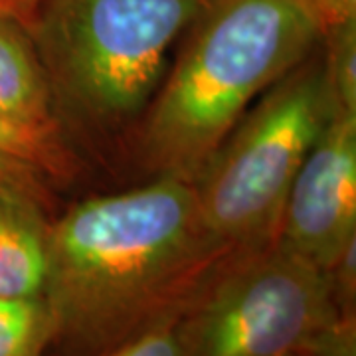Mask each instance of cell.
<instances>
[{
  "mask_svg": "<svg viewBox=\"0 0 356 356\" xmlns=\"http://www.w3.org/2000/svg\"><path fill=\"white\" fill-rule=\"evenodd\" d=\"M175 323L159 327L131 343L121 344L99 356H180Z\"/></svg>",
  "mask_w": 356,
  "mask_h": 356,
  "instance_id": "obj_14",
  "label": "cell"
},
{
  "mask_svg": "<svg viewBox=\"0 0 356 356\" xmlns=\"http://www.w3.org/2000/svg\"><path fill=\"white\" fill-rule=\"evenodd\" d=\"M0 117L54 149L79 154L65 137L30 28L0 14Z\"/></svg>",
  "mask_w": 356,
  "mask_h": 356,
  "instance_id": "obj_7",
  "label": "cell"
},
{
  "mask_svg": "<svg viewBox=\"0 0 356 356\" xmlns=\"http://www.w3.org/2000/svg\"><path fill=\"white\" fill-rule=\"evenodd\" d=\"M40 0H0V14H10L30 26Z\"/></svg>",
  "mask_w": 356,
  "mask_h": 356,
  "instance_id": "obj_17",
  "label": "cell"
},
{
  "mask_svg": "<svg viewBox=\"0 0 356 356\" xmlns=\"http://www.w3.org/2000/svg\"><path fill=\"white\" fill-rule=\"evenodd\" d=\"M204 0H40L30 22L65 137L103 163L127 145Z\"/></svg>",
  "mask_w": 356,
  "mask_h": 356,
  "instance_id": "obj_3",
  "label": "cell"
},
{
  "mask_svg": "<svg viewBox=\"0 0 356 356\" xmlns=\"http://www.w3.org/2000/svg\"><path fill=\"white\" fill-rule=\"evenodd\" d=\"M321 48L332 99L356 113V18L327 28Z\"/></svg>",
  "mask_w": 356,
  "mask_h": 356,
  "instance_id": "obj_11",
  "label": "cell"
},
{
  "mask_svg": "<svg viewBox=\"0 0 356 356\" xmlns=\"http://www.w3.org/2000/svg\"><path fill=\"white\" fill-rule=\"evenodd\" d=\"M323 271L339 317L356 325V238L346 243Z\"/></svg>",
  "mask_w": 356,
  "mask_h": 356,
  "instance_id": "obj_13",
  "label": "cell"
},
{
  "mask_svg": "<svg viewBox=\"0 0 356 356\" xmlns=\"http://www.w3.org/2000/svg\"><path fill=\"white\" fill-rule=\"evenodd\" d=\"M175 329L180 356H301L356 325L339 317L325 271L273 240L226 255Z\"/></svg>",
  "mask_w": 356,
  "mask_h": 356,
  "instance_id": "obj_5",
  "label": "cell"
},
{
  "mask_svg": "<svg viewBox=\"0 0 356 356\" xmlns=\"http://www.w3.org/2000/svg\"><path fill=\"white\" fill-rule=\"evenodd\" d=\"M228 254L204 229L191 180L77 200L50 222L48 356H99L175 323Z\"/></svg>",
  "mask_w": 356,
  "mask_h": 356,
  "instance_id": "obj_1",
  "label": "cell"
},
{
  "mask_svg": "<svg viewBox=\"0 0 356 356\" xmlns=\"http://www.w3.org/2000/svg\"><path fill=\"white\" fill-rule=\"evenodd\" d=\"M321 42L305 0H204L123 159L194 182L257 97Z\"/></svg>",
  "mask_w": 356,
  "mask_h": 356,
  "instance_id": "obj_2",
  "label": "cell"
},
{
  "mask_svg": "<svg viewBox=\"0 0 356 356\" xmlns=\"http://www.w3.org/2000/svg\"><path fill=\"white\" fill-rule=\"evenodd\" d=\"M0 156L38 166L60 188L76 182L83 170V161L79 154L54 149L4 117H0Z\"/></svg>",
  "mask_w": 356,
  "mask_h": 356,
  "instance_id": "obj_10",
  "label": "cell"
},
{
  "mask_svg": "<svg viewBox=\"0 0 356 356\" xmlns=\"http://www.w3.org/2000/svg\"><path fill=\"white\" fill-rule=\"evenodd\" d=\"M309 8L317 16L323 32L327 28L343 24L356 18V0H305Z\"/></svg>",
  "mask_w": 356,
  "mask_h": 356,
  "instance_id": "obj_15",
  "label": "cell"
},
{
  "mask_svg": "<svg viewBox=\"0 0 356 356\" xmlns=\"http://www.w3.org/2000/svg\"><path fill=\"white\" fill-rule=\"evenodd\" d=\"M56 214L32 196L0 191V297L44 299Z\"/></svg>",
  "mask_w": 356,
  "mask_h": 356,
  "instance_id": "obj_8",
  "label": "cell"
},
{
  "mask_svg": "<svg viewBox=\"0 0 356 356\" xmlns=\"http://www.w3.org/2000/svg\"><path fill=\"white\" fill-rule=\"evenodd\" d=\"M356 238V113L334 107L283 204L275 242L325 267Z\"/></svg>",
  "mask_w": 356,
  "mask_h": 356,
  "instance_id": "obj_6",
  "label": "cell"
},
{
  "mask_svg": "<svg viewBox=\"0 0 356 356\" xmlns=\"http://www.w3.org/2000/svg\"><path fill=\"white\" fill-rule=\"evenodd\" d=\"M334 107L318 46L245 111L194 180L202 226L218 245L234 252L275 240L293 180Z\"/></svg>",
  "mask_w": 356,
  "mask_h": 356,
  "instance_id": "obj_4",
  "label": "cell"
},
{
  "mask_svg": "<svg viewBox=\"0 0 356 356\" xmlns=\"http://www.w3.org/2000/svg\"><path fill=\"white\" fill-rule=\"evenodd\" d=\"M0 191L20 192L58 210V192L62 188L38 166L0 156Z\"/></svg>",
  "mask_w": 356,
  "mask_h": 356,
  "instance_id": "obj_12",
  "label": "cell"
},
{
  "mask_svg": "<svg viewBox=\"0 0 356 356\" xmlns=\"http://www.w3.org/2000/svg\"><path fill=\"white\" fill-rule=\"evenodd\" d=\"M301 356H356V329H346L327 346Z\"/></svg>",
  "mask_w": 356,
  "mask_h": 356,
  "instance_id": "obj_16",
  "label": "cell"
},
{
  "mask_svg": "<svg viewBox=\"0 0 356 356\" xmlns=\"http://www.w3.org/2000/svg\"><path fill=\"white\" fill-rule=\"evenodd\" d=\"M51 315L44 299L0 297V356H48Z\"/></svg>",
  "mask_w": 356,
  "mask_h": 356,
  "instance_id": "obj_9",
  "label": "cell"
}]
</instances>
